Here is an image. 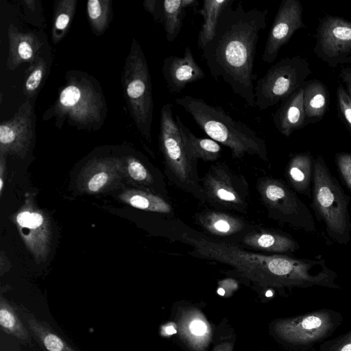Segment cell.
<instances>
[{"mask_svg": "<svg viewBox=\"0 0 351 351\" xmlns=\"http://www.w3.org/2000/svg\"><path fill=\"white\" fill-rule=\"evenodd\" d=\"M13 221L36 262L45 261L51 249V225L49 216L37 206L34 193H25L24 204L13 217Z\"/></svg>", "mask_w": 351, "mask_h": 351, "instance_id": "11", "label": "cell"}, {"mask_svg": "<svg viewBox=\"0 0 351 351\" xmlns=\"http://www.w3.org/2000/svg\"><path fill=\"white\" fill-rule=\"evenodd\" d=\"M162 73L171 94L180 93L188 84L203 79L205 73L197 63L189 47L182 56L170 55L163 61Z\"/></svg>", "mask_w": 351, "mask_h": 351, "instance_id": "17", "label": "cell"}, {"mask_svg": "<svg viewBox=\"0 0 351 351\" xmlns=\"http://www.w3.org/2000/svg\"><path fill=\"white\" fill-rule=\"evenodd\" d=\"M233 343L230 341H223L216 346L213 351H233Z\"/></svg>", "mask_w": 351, "mask_h": 351, "instance_id": "40", "label": "cell"}, {"mask_svg": "<svg viewBox=\"0 0 351 351\" xmlns=\"http://www.w3.org/2000/svg\"><path fill=\"white\" fill-rule=\"evenodd\" d=\"M33 105L25 101L14 116L0 124V154H12L24 158L34 138Z\"/></svg>", "mask_w": 351, "mask_h": 351, "instance_id": "13", "label": "cell"}, {"mask_svg": "<svg viewBox=\"0 0 351 351\" xmlns=\"http://www.w3.org/2000/svg\"><path fill=\"white\" fill-rule=\"evenodd\" d=\"M104 103L100 93L85 77L71 79L60 90L52 111L81 128L98 125L101 121Z\"/></svg>", "mask_w": 351, "mask_h": 351, "instance_id": "9", "label": "cell"}, {"mask_svg": "<svg viewBox=\"0 0 351 351\" xmlns=\"http://www.w3.org/2000/svg\"><path fill=\"white\" fill-rule=\"evenodd\" d=\"M302 14L303 7L299 0H283L280 3L265 43L262 56L264 62H273L294 33L304 27Z\"/></svg>", "mask_w": 351, "mask_h": 351, "instance_id": "14", "label": "cell"}, {"mask_svg": "<svg viewBox=\"0 0 351 351\" xmlns=\"http://www.w3.org/2000/svg\"><path fill=\"white\" fill-rule=\"evenodd\" d=\"M348 64V66L351 67V56L350 57Z\"/></svg>", "mask_w": 351, "mask_h": 351, "instance_id": "42", "label": "cell"}, {"mask_svg": "<svg viewBox=\"0 0 351 351\" xmlns=\"http://www.w3.org/2000/svg\"><path fill=\"white\" fill-rule=\"evenodd\" d=\"M337 99L339 112L351 132V98L342 84L337 86Z\"/></svg>", "mask_w": 351, "mask_h": 351, "instance_id": "35", "label": "cell"}, {"mask_svg": "<svg viewBox=\"0 0 351 351\" xmlns=\"http://www.w3.org/2000/svg\"><path fill=\"white\" fill-rule=\"evenodd\" d=\"M145 9L149 12L156 22L161 20V1L147 0L143 2Z\"/></svg>", "mask_w": 351, "mask_h": 351, "instance_id": "37", "label": "cell"}, {"mask_svg": "<svg viewBox=\"0 0 351 351\" xmlns=\"http://www.w3.org/2000/svg\"><path fill=\"white\" fill-rule=\"evenodd\" d=\"M330 313L318 311L304 315L283 319L275 322V334L293 344H308L326 335L332 327Z\"/></svg>", "mask_w": 351, "mask_h": 351, "instance_id": "15", "label": "cell"}, {"mask_svg": "<svg viewBox=\"0 0 351 351\" xmlns=\"http://www.w3.org/2000/svg\"><path fill=\"white\" fill-rule=\"evenodd\" d=\"M121 158L125 178L139 188L154 193L152 189L156 184V180L148 167L134 156Z\"/></svg>", "mask_w": 351, "mask_h": 351, "instance_id": "30", "label": "cell"}, {"mask_svg": "<svg viewBox=\"0 0 351 351\" xmlns=\"http://www.w3.org/2000/svg\"><path fill=\"white\" fill-rule=\"evenodd\" d=\"M335 162L339 176L346 186L351 191V153H337Z\"/></svg>", "mask_w": 351, "mask_h": 351, "instance_id": "36", "label": "cell"}, {"mask_svg": "<svg viewBox=\"0 0 351 351\" xmlns=\"http://www.w3.org/2000/svg\"><path fill=\"white\" fill-rule=\"evenodd\" d=\"M0 326L2 330L19 339H29V332L3 295L0 298Z\"/></svg>", "mask_w": 351, "mask_h": 351, "instance_id": "32", "label": "cell"}, {"mask_svg": "<svg viewBox=\"0 0 351 351\" xmlns=\"http://www.w3.org/2000/svg\"><path fill=\"white\" fill-rule=\"evenodd\" d=\"M6 154H0V196L2 197L3 185L7 174Z\"/></svg>", "mask_w": 351, "mask_h": 351, "instance_id": "39", "label": "cell"}, {"mask_svg": "<svg viewBox=\"0 0 351 351\" xmlns=\"http://www.w3.org/2000/svg\"><path fill=\"white\" fill-rule=\"evenodd\" d=\"M330 104V93L327 86L317 79L304 83V107L306 125L320 121Z\"/></svg>", "mask_w": 351, "mask_h": 351, "instance_id": "24", "label": "cell"}, {"mask_svg": "<svg viewBox=\"0 0 351 351\" xmlns=\"http://www.w3.org/2000/svg\"><path fill=\"white\" fill-rule=\"evenodd\" d=\"M8 57L7 67L13 71L22 63L31 64L38 56L43 43L33 33L22 32L13 24L8 27Z\"/></svg>", "mask_w": 351, "mask_h": 351, "instance_id": "19", "label": "cell"}, {"mask_svg": "<svg viewBox=\"0 0 351 351\" xmlns=\"http://www.w3.org/2000/svg\"><path fill=\"white\" fill-rule=\"evenodd\" d=\"M159 147L170 180L196 198L206 202L201 180L197 174V160L188 152L173 118V106L165 104L160 110Z\"/></svg>", "mask_w": 351, "mask_h": 351, "instance_id": "5", "label": "cell"}, {"mask_svg": "<svg viewBox=\"0 0 351 351\" xmlns=\"http://www.w3.org/2000/svg\"><path fill=\"white\" fill-rule=\"evenodd\" d=\"M175 119L180 130L185 146L195 160L204 161H215L221 154V147L217 142L208 138H199L182 123L179 115H176Z\"/></svg>", "mask_w": 351, "mask_h": 351, "instance_id": "25", "label": "cell"}, {"mask_svg": "<svg viewBox=\"0 0 351 351\" xmlns=\"http://www.w3.org/2000/svg\"><path fill=\"white\" fill-rule=\"evenodd\" d=\"M197 223L207 232L228 237L244 230L247 226L242 219L218 210H206L195 215Z\"/></svg>", "mask_w": 351, "mask_h": 351, "instance_id": "23", "label": "cell"}, {"mask_svg": "<svg viewBox=\"0 0 351 351\" xmlns=\"http://www.w3.org/2000/svg\"><path fill=\"white\" fill-rule=\"evenodd\" d=\"M242 243L258 251L274 252L278 254L293 253L300 245L290 235L268 230H253L243 237Z\"/></svg>", "mask_w": 351, "mask_h": 351, "instance_id": "21", "label": "cell"}, {"mask_svg": "<svg viewBox=\"0 0 351 351\" xmlns=\"http://www.w3.org/2000/svg\"><path fill=\"white\" fill-rule=\"evenodd\" d=\"M175 102L192 117L210 138L228 147L233 158H242L248 154L268 161L265 141L245 123L233 119L222 107L190 95L176 98Z\"/></svg>", "mask_w": 351, "mask_h": 351, "instance_id": "3", "label": "cell"}, {"mask_svg": "<svg viewBox=\"0 0 351 351\" xmlns=\"http://www.w3.org/2000/svg\"><path fill=\"white\" fill-rule=\"evenodd\" d=\"M273 122L278 131L287 137L306 125L304 107V84L281 102L274 113Z\"/></svg>", "mask_w": 351, "mask_h": 351, "instance_id": "20", "label": "cell"}, {"mask_svg": "<svg viewBox=\"0 0 351 351\" xmlns=\"http://www.w3.org/2000/svg\"><path fill=\"white\" fill-rule=\"evenodd\" d=\"M311 207L330 240L347 245L351 237L350 197L330 173L320 154L314 158Z\"/></svg>", "mask_w": 351, "mask_h": 351, "instance_id": "4", "label": "cell"}, {"mask_svg": "<svg viewBox=\"0 0 351 351\" xmlns=\"http://www.w3.org/2000/svg\"><path fill=\"white\" fill-rule=\"evenodd\" d=\"M313 51L330 67L348 64L351 56V21L326 15L319 21Z\"/></svg>", "mask_w": 351, "mask_h": 351, "instance_id": "12", "label": "cell"}, {"mask_svg": "<svg viewBox=\"0 0 351 351\" xmlns=\"http://www.w3.org/2000/svg\"><path fill=\"white\" fill-rule=\"evenodd\" d=\"M77 0H62L56 3L51 29L52 41L60 42L66 35L73 18Z\"/></svg>", "mask_w": 351, "mask_h": 351, "instance_id": "31", "label": "cell"}, {"mask_svg": "<svg viewBox=\"0 0 351 351\" xmlns=\"http://www.w3.org/2000/svg\"><path fill=\"white\" fill-rule=\"evenodd\" d=\"M47 71L45 60L40 56L29 64V68L25 71V77L23 84V93L27 98L34 97L40 88L44 80Z\"/></svg>", "mask_w": 351, "mask_h": 351, "instance_id": "34", "label": "cell"}, {"mask_svg": "<svg viewBox=\"0 0 351 351\" xmlns=\"http://www.w3.org/2000/svg\"><path fill=\"white\" fill-rule=\"evenodd\" d=\"M29 332L47 351H77L64 339L34 317L27 319Z\"/></svg>", "mask_w": 351, "mask_h": 351, "instance_id": "29", "label": "cell"}, {"mask_svg": "<svg viewBox=\"0 0 351 351\" xmlns=\"http://www.w3.org/2000/svg\"><path fill=\"white\" fill-rule=\"evenodd\" d=\"M311 73L308 60L301 56L280 59L256 82V106L263 111L282 102L300 88Z\"/></svg>", "mask_w": 351, "mask_h": 351, "instance_id": "8", "label": "cell"}, {"mask_svg": "<svg viewBox=\"0 0 351 351\" xmlns=\"http://www.w3.org/2000/svg\"><path fill=\"white\" fill-rule=\"evenodd\" d=\"M88 21L93 32L99 35L107 29L112 14L110 0H89L86 3Z\"/></svg>", "mask_w": 351, "mask_h": 351, "instance_id": "33", "label": "cell"}, {"mask_svg": "<svg viewBox=\"0 0 351 351\" xmlns=\"http://www.w3.org/2000/svg\"><path fill=\"white\" fill-rule=\"evenodd\" d=\"M233 3L220 14L215 36L203 48L202 56L214 79L221 78L248 106L254 107V63L268 10H246L241 3L232 8Z\"/></svg>", "mask_w": 351, "mask_h": 351, "instance_id": "1", "label": "cell"}, {"mask_svg": "<svg viewBox=\"0 0 351 351\" xmlns=\"http://www.w3.org/2000/svg\"><path fill=\"white\" fill-rule=\"evenodd\" d=\"M314 158L310 152L293 155L285 169V177L290 187L311 198Z\"/></svg>", "mask_w": 351, "mask_h": 351, "instance_id": "22", "label": "cell"}, {"mask_svg": "<svg viewBox=\"0 0 351 351\" xmlns=\"http://www.w3.org/2000/svg\"><path fill=\"white\" fill-rule=\"evenodd\" d=\"M119 198L130 206L145 211L169 214L173 210L171 205L160 195L146 190H124Z\"/></svg>", "mask_w": 351, "mask_h": 351, "instance_id": "27", "label": "cell"}, {"mask_svg": "<svg viewBox=\"0 0 351 351\" xmlns=\"http://www.w3.org/2000/svg\"><path fill=\"white\" fill-rule=\"evenodd\" d=\"M196 0L161 1V20L167 40L173 42L178 36L188 8L195 7Z\"/></svg>", "mask_w": 351, "mask_h": 351, "instance_id": "26", "label": "cell"}, {"mask_svg": "<svg viewBox=\"0 0 351 351\" xmlns=\"http://www.w3.org/2000/svg\"><path fill=\"white\" fill-rule=\"evenodd\" d=\"M183 240L193 247L195 257L225 264L239 276L262 287L275 288L330 287L335 277L324 258H297L285 254H263L245 250L236 245L215 242L184 234Z\"/></svg>", "mask_w": 351, "mask_h": 351, "instance_id": "2", "label": "cell"}, {"mask_svg": "<svg viewBox=\"0 0 351 351\" xmlns=\"http://www.w3.org/2000/svg\"><path fill=\"white\" fill-rule=\"evenodd\" d=\"M206 202L215 210L245 212L250 196L245 178L225 163H215L201 180Z\"/></svg>", "mask_w": 351, "mask_h": 351, "instance_id": "10", "label": "cell"}, {"mask_svg": "<svg viewBox=\"0 0 351 351\" xmlns=\"http://www.w3.org/2000/svg\"><path fill=\"white\" fill-rule=\"evenodd\" d=\"M339 76L342 82L345 84V89L351 98V67L348 66L343 68Z\"/></svg>", "mask_w": 351, "mask_h": 351, "instance_id": "38", "label": "cell"}, {"mask_svg": "<svg viewBox=\"0 0 351 351\" xmlns=\"http://www.w3.org/2000/svg\"><path fill=\"white\" fill-rule=\"evenodd\" d=\"M232 0H204L199 13L203 24L199 32L197 45L202 50L215 34L220 14Z\"/></svg>", "mask_w": 351, "mask_h": 351, "instance_id": "28", "label": "cell"}, {"mask_svg": "<svg viewBox=\"0 0 351 351\" xmlns=\"http://www.w3.org/2000/svg\"><path fill=\"white\" fill-rule=\"evenodd\" d=\"M336 351H351V332L340 344Z\"/></svg>", "mask_w": 351, "mask_h": 351, "instance_id": "41", "label": "cell"}, {"mask_svg": "<svg viewBox=\"0 0 351 351\" xmlns=\"http://www.w3.org/2000/svg\"><path fill=\"white\" fill-rule=\"evenodd\" d=\"M256 189L269 217L294 229L316 232L311 211L288 184L266 176L258 180Z\"/></svg>", "mask_w": 351, "mask_h": 351, "instance_id": "7", "label": "cell"}, {"mask_svg": "<svg viewBox=\"0 0 351 351\" xmlns=\"http://www.w3.org/2000/svg\"><path fill=\"white\" fill-rule=\"evenodd\" d=\"M123 84L135 124L141 135L151 142L154 110L151 77L145 56L134 38L125 60Z\"/></svg>", "mask_w": 351, "mask_h": 351, "instance_id": "6", "label": "cell"}, {"mask_svg": "<svg viewBox=\"0 0 351 351\" xmlns=\"http://www.w3.org/2000/svg\"><path fill=\"white\" fill-rule=\"evenodd\" d=\"M181 339L192 351H205L212 339V327L204 314L197 308H186L177 320Z\"/></svg>", "mask_w": 351, "mask_h": 351, "instance_id": "18", "label": "cell"}, {"mask_svg": "<svg viewBox=\"0 0 351 351\" xmlns=\"http://www.w3.org/2000/svg\"><path fill=\"white\" fill-rule=\"evenodd\" d=\"M125 178L122 158H96L87 162L80 171L77 186L80 191L98 194L118 187Z\"/></svg>", "mask_w": 351, "mask_h": 351, "instance_id": "16", "label": "cell"}]
</instances>
